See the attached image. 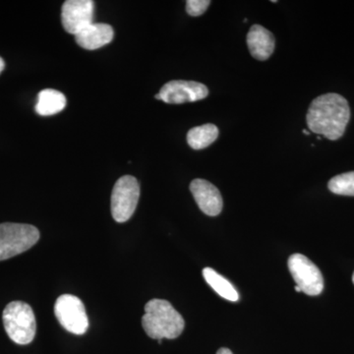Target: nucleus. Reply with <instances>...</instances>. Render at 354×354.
Instances as JSON below:
<instances>
[{"label": "nucleus", "mask_w": 354, "mask_h": 354, "mask_svg": "<svg viewBox=\"0 0 354 354\" xmlns=\"http://www.w3.org/2000/svg\"><path fill=\"white\" fill-rule=\"evenodd\" d=\"M304 133L305 135H310V132L306 131V130H304Z\"/></svg>", "instance_id": "21"}, {"label": "nucleus", "mask_w": 354, "mask_h": 354, "mask_svg": "<svg viewBox=\"0 0 354 354\" xmlns=\"http://www.w3.org/2000/svg\"><path fill=\"white\" fill-rule=\"evenodd\" d=\"M140 198V185L134 176L120 177L111 193V215L118 223H125L135 213Z\"/></svg>", "instance_id": "5"}, {"label": "nucleus", "mask_w": 354, "mask_h": 354, "mask_svg": "<svg viewBox=\"0 0 354 354\" xmlns=\"http://www.w3.org/2000/svg\"><path fill=\"white\" fill-rule=\"evenodd\" d=\"M6 68V62H4L3 58L0 57V74Z\"/></svg>", "instance_id": "19"}, {"label": "nucleus", "mask_w": 354, "mask_h": 354, "mask_svg": "<svg viewBox=\"0 0 354 354\" xmlns=\"http://www.w3.org/2000/svg\"><path fill=\"white\" fill-rule=\"evenodd\" d=\"M113 27L104 23H93L78 32L75 36L76 43L87 50H95L106 46L113 39Z\"/></svg>", "instance_id": "12"}, {"label": "nucleus", "mask_w": 354, "mask_h": 354, "mask_svg": "<svg viewBox=\"0 0 354 354\" xmlns=\"http://www.w3.org/2000/svg\"><path fill=\"white\" fill-rule=\"evenodd\" d=\"M142 326L153 339H174L183 334L185 322L183 316L167 300L152 299L146 304Z\"/></svg>", "instance_id": "2"}, {"label": "nucleus", "mask_w": 354, "mask_h": 354, "mask_svg": "<svg viewBox=\"0 0 354 354\" xmlns=\"http://www.w3.org/2000/svg\"><path fill=\"white\" fill-rule=\"evenodd\" d=\"M247 46L254 58L264 62L274 53L276 39L274 35L263 26L254 25L247 35Z\"/></svg>", "instance_id": "11"}, {"label": "nucleus", "mask_w": 354, "mask_h": 354, "mask_svg": "<svg viewBox=\"0 0 354 354\" xmlns=\"http://www.w3.org/2000/svg\"><path fill=\"white\" fill-rule=\"evenodd\" d=\"M190 191L205 215H220L223 211V197L215 185L205 179L197 178L191 183Z\"/></svg>", "instance_id": "10"}, {"label": "nucleus", "mask_w": 354, "mask_h": 354, "mask_svg": "<svg viewBox=\"0 0 354 354\" xmlns=\"http://www.w3.org/2000/svg\"><path fill=\"white\" fill-rule=\"evenodd\" d=\"M208 95V88L204 84L194 81L174 80L165 84L155 97L167 104H181L201 101Z\"/></svg>", "instance_id": "8"}, {"label": "nucleus", "mask_w": 354, "mask_h": 354, "mask_svg": "<svg viewBox=\"0 0 354 354\" xmlns=\"http://www.w3.org/2000/svg\"><path fill=\"white\" fill-rule=\"evenodd\" d=\"M4 329L11 341L25 346L34 341L37 332L36 317L29 304L22 301L10 302L3 311Z\"/></svg>", "instance_id": "3"}, {"label": "nucleus", "mask_w": 354, "mask_h": 354, "mask_svg": "<svg viewBox=\"0 0 354 354\" xmlns=\"http://www.w3.org/2000/svg\"><path fill=\"white\" fill-rule=\"evenodd\" d=\"M39 239L38 228L26 223H0V261L31 249Z\"/></svg>", "instance_id": "4"}, {"label": "nucleus", "mask_w": 354, "mask_h": 354, "mask_svg": "<svg viewBox=\"0 0 354 354\" xmlns=\"http://www.w3.org/2000/svg\"><path fill=\"white\" fill-rule=\"evenodd\" d=\"M295 291H297V292H301V290H300L299 288H298L297 286H295Z\"/></svg>", "instance_id": "20"}, {"label": "nucleus", "mask_w": 354, "mask_h": 354, "mask_svg": "<svg viewBox=\"0 0 354 354\" xmlns=\"http://www.w3.org/2000/svg\"><path fill=\"white\" fill-rule=\"evenodd\" d=\"M55 314L60 325L71 334L81 335L87 332V312L82 300L75 295H60L55 301Z\"/></svg>", "instance_id": "6"}, {"label": "nucleus", "mask_w": 354, "mask_h": 354, "mask_svg": "<svg viewBox=\"0 0 354 354\" xmlns=\"http://www.w3.org/2000/svg\"><path fill=\"white\" fill-rule=\"evenodd\" d=\"M353 285H354V272H353Z\"/></svg>", "instance_id": "22"}, {"label": "nucleus", "mask_w": 354, "mask_h": 354, "mask_svg": "<svg viewBox=\"0 0 354 354\" xmlns=\"http://www.w3.org/2000/svg\"><path fill=\"white\" fill-rule=\"evenodd\" d=\"M65 106H66V97L59 91L44 88L39 93L36 111L39 115H53L64 111Z\"/></svg>", "instance_id": "13"}, {"label": "nucleus", "mask_w": 354, "mask_h": 354, "mask_svg": "<svg viewBox=\"0 0 354 354\" xmlns=\"http://www.w3.org/2000/svg\"><path fill=\"white\" fill-rule=\"evenodd\" d=\"M218 137V127L212 123H207L188 131L187 143L194 150H203L213 144Z\"/></svg>", "instance_id": "15"}, {"label": "nucleus", "mask_w": 354, "mask_h": 354, "mask_svg": "<svg viewBox=\"0 0 354 354\" xmlns=\"http://www.w3.org/2000/svg\"><path fill=\"white\" fill-rule=\"evenodd\" d=\"M216 354H234V353H232V351H230V349L223 348L218 349V353H216Z\"/></svg>", "instance_id": "18"}, {"label": "nucleus", "mask_w": 354, "mask_h": 354, "mask_svg": "<svg viewBox=\"0 0 354 354\" xmlns=\"http://www.w3.org/2000/svg\"><path fill=\"white\" fill-rule=\"evenodd\" d=\"M209 4V0H188L186 2V11L190 16L197 17L206 12Z\"/></svg>", "instance_id": "17"}, {"label": "nucleus", "mask_w": 354, "mask_h": 354, "mask_svg": "<svg viewBox=\"0 0 354 354\" xmlns=\"http://www.w3.org/2000/svg\"><path fill=\"white\" fill-rule=\"evenodd\" d=\"M351 120V109L346 99L335 93L313 100L307 113V125L311 132L335 141L344 136Z\"/></svg>", "instance_id": "1"}, {"label": "nucleus", "mask_w": 354, "mask_h": 354, "mask_svg": "<svg viewBox=\"0 0 354 354\" xmlns=\"http://www.w3.org/2000/svg\"><path fill=\"white\" fill-rule=\"evenodd\" d=\"M203 277H204L207 283L220 297L232 302L239 301V295L237 290H235L234 286L230 283V281L216 272L215 270L212 269V268H205L203 270Z\"/></svg>", "instance_id": "14"}, {"label": "nucleus", "mask_w": 354, "mask_h": 354, "mask_svg": "<svg viewBox=\"0 0 354 354\" xmlns=\"http://www.w3.org/2000/svg\"><path fill=\"white\" fill-rule=\"evenodd\" d=\"M95 2L92 0H66L62 8V23L65 31L76 36L93 24Z\"/></svg>", "instance_id": "9"}, {"label": "nucleus", "mask_w": 354, "mask_h": 354, "mask_svg": "<svg viewBox=\"0 0 354 354\" xmlns=\"http://www.w3.org/2000/svg\"><path fill=\"white\" fill-rule=\"evenodd\" d=\"M330 192L342 196H354V171L333 177L328 183Z\"/></svg>", "instance_id": "16"}, {"label": "nucleus", "mask_w": 354, "mask_h": 354, "mask_svg": "<svg viewBox=\"0 0 354 354\" xmlns=\"http://www.w3.org/2000/svg\"><path fill=\"white\" fill-rule=\"evenodd\" d=\"M288 269L301 292L310 297L321 295L324 290L322 272L302 254H293L288 259Z\"/></svg>", "instance_id": "7"}]
</instances>
